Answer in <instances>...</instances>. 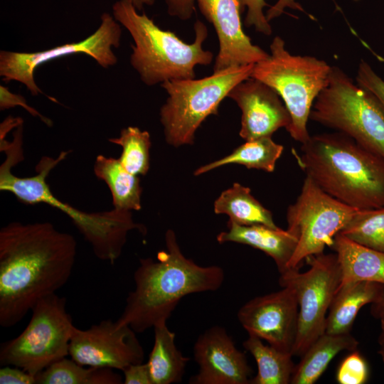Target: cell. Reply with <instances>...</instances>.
I'll return each instance as SVG.
<instances>
[{"label":"cell","mask_w":384,"mask_h":384,"mask_svg":"<svg viewBox=\"0 0 384 384\" xmlns=\"http://www.w3.org/2000/svg\"><path fill=\"white\" fill-rule=\"evenodd\" d=\"M74 237L48 222H12L0 230V325H16L41 298L69 279Z\"/></svg>","instance_id":"1"},{"label":"cell","mask_w":384,"mask_h":384,"mask_svg":"<svg viewBox=\"0 0 384 384\" xmlns=\"http://www.w3.org/2000/svg\"><path fill=\"white\" fill-rule=\"evenodd\" d=\"M165 241L166 250L158 253L156 260L140 259L134 273L135 288L127 295L124 309L117 320L136 333H142L159 321H167L184 297L215 291L225 279L221 267L200 266L186 258L173 230L166 231Z\"/></svg>","instance_id":"2"},{"label":"cell","mask_w":384,"mask_h":384,"mask_svg":"<svg viewBox=\"0 0 384 384\" xmlns=\"http://www.w3.org/2000/svg\"><path fill=\"white\" fill-rule=\"evenodd\" d=\"M23 134L16 132L13 140L0 141L6 159L0 166V190L13 193L25 204L45 203L68 215L84 238L90 244L95 255L113 264L121 255L129 231L146 233V228L135 223L131 211L115 208L100 213H86L62 201L51 191L46 181L50 172L64 160L69 151H62L56 158L43 156L32 176L19 177L11 169L24 159Z\"/></svg>","instance_id":"3"},{"label":"cell","mask_w":384,"mask_h":384,"mask_svg":"<svg viewBox=\"0 0 384 384\" xmlns=\"http://www.w3.org/2000/svg\"><path fill=\"white\" fill-rule=\"evenodd\" d=\"M297 164L324 191L358 210L384 206V159L336 132L310 136Z\"/></svg>","instance_id":"4"},{"label":"cell","mask_w":384,"mask_h":384,"mask_svg":"<svg viewBox=\"0 0 384 384\" xmlns=\"http://www.w3.org/2000/svg\"><path fill=\"white\" fill-rule=\"evenodd\" d=\"M112 11L133 39L130 64L148 86L195 78L197 65H209L213 60V53L203 46L208 32L199 20L194 23L193 42L187 43L174 32L161 28L145 13H139L131 0H117Z\"/></svg>","instance_id":"5"},{"label":"cell","mask_w":384,"mask_h":384,"mask_svg":"<svg viewBox=\"0 0 384 384\" xmlns=\"http://www.w3.org/2000/svg\"><path fill=\"white\" fill-rule=\"evenodd\" d=\"M270 50L267 58L255 64L250 78L279 94L291 117L287 131L303 144L311 136L308 120L315 100L328 84L332 66L314 56L292 54L279 36L272 41Z\"/></svg>","instance_id":"6"},{"label":"cell","mask_w":384,"mask_h":384,"mask_svg":"<svg viewBox=\"0 0 384 384\" xmlns=\"http://www.w3.org/2000/svg\"><path fill=\"white\" fill-rule=\"evenodd\" d=\"M254 65L233 66L200 79L171 80L161 84L168 95L160 109L166 142L176 147L193 144L202 122L218 113L220 102L235 85L250 78Z\"/></svg>","instance_id":"7"},{"label":"cell","mask_w":384,"mask_h":384,"mask_svg":"<svg viewBox=\"0 0 384 384\" xmlns=\"http://www.w3.org/2000/svg\"><path fill=\"white\" fill-rule=\"evenodd\" d=\"M309 119L384 159V109L338 67H331L328 84L315 100Z\"/></svg>","instance_id":"8"},{"label":"cell","mask_w":384,"mask_h":384,"mask_svg":"<svg viewBox=\"0 0 384 384\" xmlns=\"http://www.w3.org/2000/svg\"><path fill=\"white\" fill-rule=\"evenodd\" d=\"M66 298L55 293L39 299L24 330L0 348V363L22 368L36 376L69 355L75 327L66 310Z\"/></svg>","instance_id":"9"},{"label":"cell","mask_w":384,"mask_h":384,"mask_svg":"<svg viewBox=\"0 0 384 384\" xmlns=\"http://www.w3.org/2000/svg\"><path fill=\"white\" fill-rule=\"evenodd\" d=\"M309 269L300 273L289 269L280 274L282 287H289L296 295L298 324L292 355L302 356L324 333L326 314L341 284V275L336 254L321 253L306 259Z\"/></svg>","instance_id":"10"},{"label":"cell","mask_w":384,"mask_h":384,"mask_svg":"<svg viewBox=\"0 0 384 384\" xmlns=\"http://www.w3.org/2000/svg\"><path fill=\"white\" fill-rule=\"evenodd\" d=\"M357 210L333 198L306 176L299 196L287 211V230L298 240L287 270H299L306 258L331 247L334 236Z\"/></svg>","instance_id":"11"},{"label":"cell","mask_w":384,"mask_h":384,"mask_svg":"<svg viewBox=\"0 0 384 384\" xmlns=\"http://www.w3.org/2000/svg\"><path fill=\"white\" fill-rule=\"evenodd\" d=\"M98 28L78 42L67 43L35 52L0 51V76L4 82L15 80L24 85L32 95L43 94L34 79L41 65L64 56L85 54L104 68L117 63L113 49L120 45L121 25L112 14L103 13ZM44 95V94H43Z\"/></svg>","instance_id":"12"},{"label":"cell","mask_w":384,"mask_h":384,"mask_svg":"<svg viewBox=\"0 0 384 384\" xmlns=\"http://www.w3.org/2000/svg\"><path fill=\"white\" fill-rule=\"evenodd\" d=\"M135 333L129 326L111 319L102 320L87 329L75 327L69 355L85 366L122 371L144 361V350Z\"/></svg>","instance_id":"13"},{"label":"cell","mask_w":384,"mask_h":384,"mask_svg":"<svg viewBox=\"0 0 384 384\" xmlns=\"http://www.w3.org/2000/svg\"><path fill=\"white\" fill-rule=\"evenodd\" d=\"M298 314L294 292L289 287H282L279 291L248 301L240 307L237 316L249 335L265 340L270 346L292 354Z\"/></svg>","instance_id":"14"},{"label":"cell","mask_w":384,"mask_h":384,"mask_svg":"<svg viewBox=\"0 0 384 384\" xmlns=\"http://www.w3.org/2000/svg\"><path fill=\"white\" fill-rule=\"evenodd\" d=\"M196 4L218 36L213 71L255 64L268 57L269 53L253 44L244 32L240 0H196Z\"/></svg>","instance_id":"15"},{"label":"cell","mask_w":384,"mask_h":384,"mask_svg":"<svg viewBox=\"0 0 384 384\" xmlns=\"http://www.w3.org/2000/svg\"><path fill=\"white\" fill-rule=\"evenodd\" d=\"M198 372L191 384H248L252 370L227 331L214 326L200 335L193 346Z\"/></svg>","instance_id":"16"},{"label":"cell","mask_w":384,"mask_h":384,"mask_svg":"<svg viewBox=\"0 0 384 384\" xmlns=\"http://www.w3.org/2000/svg\"><path fill=\"white\" fill-rule=\"evenodd\" d=\"M241 110L240 136L245 141L272 137L280 128L287 130L291 117L279 94L268 85L249 78L235 85L228 95Z\"/></svg>","instance_id":"17"},{"label":"cell","mask_w":384,"mask_h":384,"mask_svg":"<svg viewBox=\"0 0 384 384\" xmlns=\"http://www.w3.org/2000/svg\"><path fill=\"white\" fill-rule=\"evenodd\" d=\"M220 243L233 242L258 249L271 257L279 272L287 270L297 245V238L287 230L264 225H241L228 223V230L217 236Z\"/></svg>","instance_id":"18"},{"label":"cell","mask_w":384,"mask_h":384,"mask_svg":"<svg viewBox=\"0 0 384 384\" xmlns=\"http://www.w3.org/2000/svg\"><path fill=\"white\" fill-rule=\"evenodd\" d=\"M331 247L340 266V286L356 282L384 285V252L361 245L338 233ZM339 288V287H338Z\"/></svg>","instance_id":"19"},{"label":"cell","mask_w":384,"mask_h":384,"mask_svg":"<svg viewBox=\"0 0 384 384\" xmlns=\"http://www.w3.org/2000/svg\"><path fill=\"white\" fill-rule=\"evenodd\" d=\"M384 285L371 282H356L339 287L326 316L325 332L331 334L350 333L359 310L375 303Z\"/></svg>","instance_id":"20"},{"label":"cell","mask_w":384,"mask_h":384,"mask_svg":"<svg viewBox=\"0 0 384 384\" xmlns=\"http://www.w3.org/2000/svg\"><path fill=\"white\" fill-rule=\"evenodd\" d=\"M358 341L350 334L324 333L306 351L295 366L292 384H313L322 375L331 361L340 351L356 350Z\"/></svg>","instance_id":"21"},{"label":"cell","mask_w":384,"mask_h":384,"mask_svg":"<svg viewBox=\"0 0 384 384\" xmlns=\"http://www.w3.org/2000/svg\"><path fill=\"white\" fill-rule=\"evenodd\" d=\"M154 329V346L146 362L152 384L181 382L189 358L177 348L175 333L168 328L166 321L158 322Z\"/></svg>","instance_id":"22"},{"label":"cell","mask_w":384,"mask_h":384,"mask_svg":"<svg viewBox=\"0 0 384 384\" xmlns=\"http://www.w3.org/2000/svg\"><path fill=\"white\" fill-rule=\"evenodd\" d=\"M94 173L107 185L114 208L127 211L142 208L140 179L127 171L119 159L98 155L94 164Z\"/></svg>","instance_id":"23"},{"label":"cell","mask_w":384,"mask_h":384,"mask_svg":"<svg viewBox=\"0 0 384 384\" xmlns=\"http://www.w3.org/2000/svg\"><path fill=\"white\" fill-rule=\"evenodd\" d=\"M214 211L216 214L228 215L229 222L238 225L278 228L272 213L251 194L248 187L238 183L222 192L214 203Z\"/></svg>","instance_id":"24"},{"label":"cell","mask_w":384,"mask_h":384,"mask_svg":"<svg viewBox=\"0 0 384 384\" xmlns=\"http://www.w3.org/2000/svg\"><path fill=\"white\" fill-rule=\"evenodd\" d=\"M283 150L284 146L276 143L272 137L246 141L228 156L199 167L194 175L199 176L228 164H240L248 169L272 172Z\"/></svg>","instance_id":"25"},{"label":"cell","mask_w":384,"mask_h":384,"mask_svg":"<svg viewBox=\"0 0 384 384\" xmlns=\"http://www.w3.org/2000/svg\"><path fill=\"white\" fill-rule=\"evenodd\" d=\"M243 347L255 358L257 373L250 380L252 384H288L294 370L292 354L265 345L262 339L249 335L242 343Z\"/></svg>","instance_id":"26"},{"label":"cell","mask_w":384,"mask_h":384,"mask_svg":"<svg viewBox=\"0 0 384 384\" xmlns=\"http://www.w3.org/2000/svg\"><path fill=\"white\" fill-rule=\"evenodd\" d=\"M36 384H122L114 369L82 366L64 357L36 375Z\"/></svg>","instance_id":"27"},{"label":"cell","mask_w":384,"mask_h":384,"mask_svg":"<svg viewBox=\"0 0 384 384\" xmlns=\"http://www.w3.org/2000/svg\"><path fill=\"white\" fill-rule=\"evenodd\" d=\"M339 233L361 245L384 252V206L357 210Z\"/></svg>","instance_id":"28"},{"label":"cell","mask_w":384,"mask_h":384,"mask_svg":"<svg viewBox=\"0 0 384 384\" xmlns=\"http://www.w3.org/2000/svg\"><path fill=\"white\" fill-rule=\"evenodd\" d=\"M121 146L119 161L124 168L134 175H145L149 168L150 134L137 127H127L121 130L117 138L109 139Z\"/></svg>","instance_id":"29"},{"label":"cell","mask_w":384,"mask_h":384,"mask_svg":"<svg viewBox=\"0 0 384 384\" xmlns=\"http://www.w3.org/2000/svg\"><path fill=\"white\" fill-rule=\"evenodd\" d=\"M368 378V364L356 350L341 361L336 373V380L340 384H363Z\"/></svg>","instance_id":"30"},{"label":"cell","mask_w":384,"mask_h":384,"mask_svg":"<svg viewBox=\"0 0 384 384\" xmlns=\"http://www.w3.org/2000/svg\"><path fill=\"white\" fill-rule=\"evenodd\" d=\"M242 10L247 9L245 25L253 27L256 31L266 36L272 33L270 21H267L264 8L267 5L265 0H240Z\"/></svg>","instance_id":"31"},{"label":"cell","mask_w":384,"mask_h":384,"mask_svg":"<svg viewBox=\"0 0 384 384\" xmlns=\"http://www.w3.org/2000/svg\"><path fill=\"white\" fill-rule=\"evenodd\" d=\"M356 80L358 85L369 91L384 109V80L364 60L358 66Z\"/></svg>","instance_id":"32"},{"label":"cell","mask_w":384,"mask_h":384,"mask_svg":"<svg viewBox=\"0 0 384 384\" xmlns=\"http://www.w3.org/2000/svg\"><path fill=\"white\" fill-rule=\"evenodd\" d=\"M21 107L25 109L30 114L41 119L48 126H52V121L42 115L35 108L31 107L26 102V100L21 95L11 92L8 87L4 85H0V110H5L15 107Z\"/></svg>","instance_id":"33"},{"label":"cell","mask_w":384,"mask_h":384,"mask_svg":"<svg viewBox=\"0 0 384 384\" xmlns=\"http://www.w3.org/2000/svg\"><path fill=\"white\" fill-rule=\"evenodd\" d=\"M1 384H36V376L21 368L4 366L0 369Z\"/></svg>","instance_id":"34"},{"label":"cell","mask_w":384,"mask_h":384,"mask_svg":"<svg viewBox=\"0 0 384 384\" xmlns=\"http://www.w3.org/2000/svg\"><path fill=\"white\" fill-rule=\"evenodd\" d=\"M122 372L124 384H152L147 363L132 364Z\"/></svg>","instance_id":"35"},{"label":"cell","mask_w":384,"mask_h":384,"mask_svg":"<svg viewBox=\"0 0 384 384\" xmlns=\"http://www.w3.org/2000/svg\"><path fill=\"white\" fill-rule=\"evenodd\" d=\"M169 16L182 21L190 19L194 11L196 0H164Z\"/></svg>","instance_id":"36"},{"label":"cell","mask_w":384,"mask_h":384,"mask_svg":"<svg viewBox=\"0 0 384 384\" xmlns=\"http://www.w3.org/2000/svg\"><path fill=\"white\" fill-rule=\"evenodd\" d=\"M287 8L293 9H302L296 0H277L266 12V18L268 21L280 16Z\"/></svg>","instance_id":"37"},{"label":"cell","mask_w":384,"mask_h":384,"mask_svg":"<svg viewBox=\"0 0 384 384\" xmlns=\"http://www.w3.org/2000/svg\"><path fill=\"white\" fill-rule=\"evenodd\" d=\"M374 313L378 316L380 320L381 332L380 335L379 343L380 345V354L384 360V311L379 309H374Z\"/></svg>","instance_id":"38"},{"label":"cell","mask_w":384,"mask_h":384,"mask_svg":"<svg viewBox=\"0 0 384 384\" xmlns=\"http://www.w3.org/2000/svg\"><path fill=\"white\" fill-rule=\"evenodd\" d=\"M156 0H131L133 5L138 11L142 10L144 6H151Z\"/></svg>","instance_id":"39"},{"label":"cell","mask_w":384,"mask_h":384,"mask_svg":"<svg viewBox=\"0 0 384 384\" xmlns=\"http://www.w3.org/2000/svg\"><path fill=\"white\" fill-rule=\"evenodd\" d=\"M375 309H379L384 311V289L382 291L378 300L373 303Z\"/></svg>","instance_id":"40"}]
</instances>
